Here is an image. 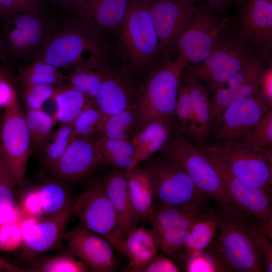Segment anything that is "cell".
Segmentation results:
<instances>
[{"label":"cell","mask_w":272,"mask_h":272,"mask_svg":"<svg viewBox=\"0 0 272 272\" xmlns=\"http://www.w3.org/2000/svg\"><path fill=\"white\" fill-rule=\"evenodd\" d=\"M217 212L219 220L217 237L233 270L266 271L263 256L255 240L258 221L237 208L218 206Z\"/></svg>","instance_id":"6da1fadb"},{"label":"cell","mask_w":272,"mask_h":272,"mask_svg":"<svg viewBox=\"0 0 272 272\" xmlns=\"http://www.w3.org/2000/svg\"><path fill=\"white\" fill-rule=\"evenodd\" d=\"M186 66L178 57L171 60L168 55L138 89L135 133L154 121L172 119L180 78Z\"/></svg>","instance_id":"7a4b0ae2"},{"label":"cell","mask_w":272,"mask_h":272,"mask_svg":"<svg viewBox=\"0 0 272 272\" xmlns=\"http://www.w3.org/2000/svg\"><path fill=\"white\" fill-rule=\"evenodd\" d=\"M236 177L264 190L271 198L272 152L238 141H222L199 149Z\"/></svg>","instance_id":"3957f363"},{"label":"cell","mask_w":272,"mask_h":272,"mask_svg":"<svg viewBox=\"0 0 272 272\" xmlns=\"http://www.w3.org/2000/svg\"><path fill=\"white\" fill-rule=\"evenodd\" d=\"M164 148L165 154L180 166L208 198L218 206L240 208L208 158L189 141L175 135L170 137Z\"/></svg>","instance_id":"277c9868"},{"label":"cell","mask_w":272,"mask_h":272,"mask_svg":"<svg viewBox=\"0 0 272 272\" xmlns=\"http://www.w3.org/2000/svg\"><path fill=\"white\" fill-rule=\"evenodd\" d=\"M143 162L151 180L156 206H186L207 201L189 177L165 153L155 154Z\"/></svg>","instance_id":"5b68a950"},{"label":"cell","mask_w":272,"mask_h":272,"mask_svg":"<svg viewBox=\"0 0 272 272\" xmlns=\"http://www.w3.org/2000/svg\"><path fill=\"white\" fill-rule=\"evenodd\" d=\"M86 53L100 58L101 47L94 33L79 22L53 27L38 57L59 70L94 61Z\"/></svg>","instance_id":"8992f818"},{"label":"cell","mask_w":272,"mask_h":272,"mask_svg":"<svg viewBox=\"0 0 272 272\" xmlns=\"http://www.w3.org/2000/svg\"><path fill=\"white\" fill-rule=\"evenodd\" d=\"M3 19L2 36L6 59L19 62L37 58L53 28L42 11L20 12Z\"/></svg>","instance_id":"52a82bcc"},{"label":"cell","mask_w":272,"mask_h":272,"mask_svg":"<svg viewBox=\"0 0 272 272\" xmlns=\"http://www.w3.org/2000/svg\"><path fill=\"white\" fill-rule=\"evenodd\" d=\"M261 50L240 37L233 39L223 36L207 58L188 66V73L197 80L206 83L215 92Z\"/></svg>","instance_id":"ba28073f"},{"label":"cell","mask_w":272,"mask_h":272,"mask_svg":"<svg viewBox=\"0 0 272 272\" xmlns=\"http://www.w3.org/2000/svg\"><path fill=\"white\" fill-rule=\"evenodd\" d=\"M210 6L195 4L191 20L175 43L172 50L186 64L198 63L207 58L224 36L222 31L230 23L231 17L219 19Z\"/></svg>","instance_id":"9c48e42d"},{"label":"cell","mask_w":272,"mask_h":272,"mask_svg":"<svg viewBox=\"0 0 272 272\" xmlns=\"http://www.w3.org/2000/svg\"><path fill=\"white\" fill-rule=\"evenodd\" d=\"M72 213L83 226L105 238L117 252L125 255V238L105 194L103 178L98 179L77 198Z\"/></svg>","instance_id":"30bf717a"},{"label":"cell","mask_w":272,"mask_h":272,"mask_svg":"<svg viewBox=\"0 0 272 272\" xmlns=\"http://www.w3.org/2000/svg\"><path fill=\"white\" fill-rule=\"evenodd\" d=\"M121 39L135 69L145 67L161 50L149 0H129L121 26Z\"/></svg>","instance_id":"8fae6325"},{"label":"cell","mask_w":272,"mask_h":272,"mask_svg":"<svg viewBox=\"0 0 272 272\" xmlns=\"http://www.w3.org/2000/svg\"><path fill=\"white\" fill-rule=\"evenodd\" d=\"M0 144L18 189L24 187L31 140L19 97L7 107L0 118Z\"/></svg>","instance_id":"7c38bea8"},{"label":"cell","mask_w":272,"mask_h":272,"mask_svg":"<svg viewBox=\"0 0 272 272\" xmlns=\"http://www.w3.org/2000/svg\"><path fill=\"white\" fill-rule=\"evenodd\" d=\"M270 51L260 50L222 87L214 92L212 124H217L224 111L232 104L256 93L262 72L270 61Z\"/></svg>","instance_id":"4fadbf2b"},{"label":"cell","mask_w":272,"mask_h":272,"mask_svg":"<svg viewBox=\"0 0 272 272\" xmlns=\"http://www.w3.org/2000/svg\"><path fill=\"white\" fill-rule=\"evenodd\" d=\"M107 164L95 140L75 138L48 171L53 179L68 184L85 179Z\"/></svg>","instance_id":"5bb4252c"},{"label":"cell","mask_w":272,"mask_h":272,"mask_svg":"<svg viewBox=\"0 0 272 272\" xmlns=\"http://www.w3.org/2000/svg\"><path fill=\"white\" fill-rule=\"evenodd\" d=\"M197 0H149L161 49L169 53L193 15Z\"/></svg>","instance_id":"9a60e30c"},{"label":"cell","mask_w":272,"mask_h":272,"mask_svg":"<svg viewBox=\"0 0 272 272\" xmlns=\"http://www.w3.org/2000/svg\"><path fill=\"white\" fill-rule=\"evenodd\" d=\"M238 37L251 46L271 51L272 3L265 0H235Z\"/></svg>","instance_id":"2e32d148"},{"label":"cell","mask_w":272,"mask_h":272,"mask_svg":"<svg viewBox=\"0 0 272 272\" xmlns=\"http://www.w3.org/2000/svg\"><path fill=\"white\" fill-rule=\"evenodd\" d=\"M205 155L224 180L238 206L253 216L261 225L267 236L271 239V198L262 189L236 177L220 163Z\"/></svg>","instance_id":"e0dca14e"},{"label":"cell","mask_w":272,"mask_h":272,"mask_svg":"<svg viewBox=\"0 0 272 272\" xmlns=\"http://www.w3.org/2000/svg\"><path fill=\"white\" fill-rule=\"evenodd\" d=\"M63 240L69 249L88 266L91 271L116 270L118 262L113 247L105 238L82 225L66 232Z\"/></svg>","instance_id":"ac0fdd59"},{"label":"cell","mask_w":272,"mask_h":272,"mask_svg":"<svg viewBox=\"0 0 272 272\" xmlns=\"http://www.w3.org/2000/svg\"><path fill=\"white\" fill-rule=\"evenodd\" d=\"M270 107L258 92L232 104L214 127L217 138L221 142L243 138Z\"/></svg>","instance_id":"d6986e66"},{"label":"cell","mask_w":272,"mask_h":272,"mask_svg":"<svg viewBox=\"0 0 272 272\" xmlns=\"http://www.w3.org/2000/svg\"><path fill=\"white\" fill-rule=\"evenodd\" d=\"M72 216V209L41 217L36 224L23 236L20 248L22 262L59 248Z\"/></svg>","instance_id":"ffe728a7"},{"label":"cell","mask_w":272,"mask_h":272,"mask_svg":"<svg viewBox=\"0 0 272 272\" xmlns=\"http://www.w3.org/2000/svg\"><path fill=\"white\" fill-rule=\"evenodd\" d=\"M137 91L127 75L104 66L94 104L105 115L114 114L135 107Z\"/></svg>","instance_id":"44dd1931"},{"label":"cell","mask_w":272,"mask_h":272,"mask_svg":"<svg viewBox=\"0 0 272 272\" xmlns=\"http://www.w3.org/2000/svg\"><path fill=\"white\" fill-rule=\"evenodd\" d=\"M129 0H84L75 10L79 22L93 33L121 27Z\"/></svg>","instance_id":"7402d4cb"},{"label":"cell","mask_w":272,"mask_h":272,"mask_svg":"<svg viewBox=\"0 0 272 272\" xmlns=\"http://www.w3.org/2000/svg\"><path fill=\"white\" fill-rule=\"evenodd\" d=\"M209 215L210 210L207 207L201 206L162 230L155 233L160 248L177 263L184 250L191 228L198 221Z\"/></svg>","instance_id":"603a6c76"},{"label":"cell","mask_w":272,"mask_h":272,"mask_svg":"<svg viewBox=\"0 0 272 272\" xmlns=\"http://www.w3.org/2000/svg\"><path fill=\"white\" fill-rule=\"evenodd\" d=\"M124 172L136 228L141 223H149L155 208L153 186L148 173L140 164Z\"/></svg>","instance_id":"cb8c5ba5"},{"label":"cell","mask_w":272,"mask_h":272,"mask_svg":"<svg viewBox=\"0 0 272 272\" xmlns=\"http://www.w3.org/2000/svg\"><path fill=\"white\" fill-rule=\"evenodd\" d=\"M104 189L126 238L135 229L134 215L125 173L114 168L103 177Z\"/></svg>","instance_id":"d4e9b609"},{"label":"cell","mask_w":272,"mask_h":272,"mask_svg":"<svg viewBox=\"0 0 272 272\" xmlns=\"http://www.w3.org/2000/svg\"><path fill=\"white\" fill-rule=\"evenodd\" d=\"M160 245L152 229L138 226L126 237L125 255L129 258L128 271L142 272L158 255Z\"/></svg>","instance_id":"484cf974"},{"label":"cell","mask_w":272,"mask_h":272,"mask_svg":"<svg viewBox=\"0 0 272 272\" xmlns=\"http://www.w3.org/2000/svg\"><path fill=\"white\" fill-rule=\"evenodd\" d=\"M171 120L154 121L133 135L131 141L134 149L131 168L164 148L171 137Z\"/></svg>","instance_id":"4316f807"},{"label":"cell","mask_w":272,"mask_h":272,"mask_svg":"<svg viewBox=\"0 0 272 272\" xmlns=\"http://www.w3.org/2000/svg\"><path fill=\"white\" fill-rule=\"evenodd\" d=\"M186 272H232L233 269L221 246L217 235L205 249L188 255L179 265Z\"/></svg>","instance_id":"83f0119b"},{"label":"cell","mask_w":272,"mask_h":272,"mask_svg":"<svg viewBox=\"0 0 272 272\" xmlns=\"http://www.w3.org/2000/svg\"><path fill=\"white\" fill-rule=\"evenodd\" d=\"M24 272H89L88 266L69 249L54 255L41 254L22 262Z\"/></svg>","instance_id":"f1b7e54d"},{"label":"cell","mask_w":272,"mask_h":272,"mask_svg":"<svg viewBox=\"0 0 272 272\" xmlns=\"http://www.w3.org/2000/svg\"><path fill=\"white\" fill-rule=\"evenodd\" d=\"M16 182L0 144V225L18 222L23 215L16 200Z\"/></svg>","instance_id":"f546056e"},{"label":"cell","mask_w":272,"mask_h":272,"mask_svg":"<svg viewBox=\"0 0 272 272\" xmlns=\"http://www.w3.org/2000/svg\"><path fill=\"white\" fill-rule=\"evenodd\" d=\"M99 62V60H96L79 64L66 78L67 84L83 94L89 104L93 106L100 88L104 68Z\"/></svg>","instance_id":"4dcf8cb0"},{"label":"cell","mask_w":272,"mask_h":272,"mask_svg":"<svg viewBox=\"0 0 272 272\" xmlns=\"http://www.w3.org/2000/svg\"><path fill=\"white\" fill-rule=\"evenodd\" d=\"M67 185L53 179L37 186L44 215L72 209L77 197H75Z\"/></svg>","instance_id":"1f68e13d"},{"label":"cell","mask_w":272,"mask_h":272,"mask_svg":"<svg viewBox=\"0 0 272 272\" xmlns=\"http://www.w3.org/2000/svg\"><path fill=\"white\" fill-rule=\"evenodd\" d=\"M51 99L56 107L53 117L61 123H72L82 110L90 105L83 94L67 84L56 87Z\"/></svg>","instance_id":"d6a6232c"},{"label":"cell","mask_w":272,"mask_h":272,"mask_svg":"<svg viewBox=\"0 0 272 272\" xmlns=\"http://www.w3.org/2000/svg\"><path fill=\"white\" fill-rule=\"evenodd\" d=\"M173 117L176 126L180 130L189 136L201 140L193 110L188 80L184 71L180 78Z\"/></svg>","instance_id":"836d02e7"},{"label":"cell","mask_w":272,"mask_h":272,"mask_svg":"<svg viewBox=\"0 0 272 272\" xmlns=\"http://www.w3.org/2000/svg\"><path fill=\"white\" fill-rule=\"evenodd\" d=\"M137 121L135 107L106 115L101 124L98 137L131 142L135 132Z\"/></svg>","instance_id":"e575fe53"},{"label":"cell","mask_w":272,"mask_h":272,"mask_svg":"<svg viewBox=\"0 0 272 272\" xmlns=\"http://www.w3.org/2000/svg\"><path fill=\"white\" fill-rule=\"evenodd\" d=\"M15 80L22 84L57 87L63 84L64 77L58 69L38 57L20 69Z\"/></svg>","instance_id":"d590c367"},{"label":"cell","mask_w":272,"mask_h":272,"mask_svg":"<svg viewBox=\"0 0 272 272\" xmlns=\"http://www.w3.org/2000/svg\"><path fill=\"white\" fill-rule=\"evenodd\" d=\"M219 220L217 211L196 223L191 228L178 266L190 254L206 248L217 235Z\"/></svg>","instance_id":"8d00e7d4"},{"label":"cell","mask_w":272,"mask_h":272,"mask_svg":"<svg viewBox=\"0 0 272 272\" xmlns=\"http://www.w3.org/2000/svg\"><path fill=\"white\" fill-rule=\"evenodd\" d=\"M103 157L114 168L126 171L131 168L134 154L130 141L111 139L100 136L95 139Z\"/></svg>","instance_id":"74e56055"},{"label":"cell","mask_w":272,"mask_h":272,"mask_svg":"<svg viewBox=\"0 0 272 272\" xmlns=\"http://www.w3.org/2000/svg\"><path fill=\"white\" fill-rule=\"evenodd\" d=\"M24 113L32 151L42 152L52 133L56 121L42 109L25 110Z\"/></svg>","instance_id":"f35d334b"},{"label":"cell","mask_w":272,"mask_h":272,"mask_svg":"<svg viewBox=\"0 0 272 272\" xmlns=\"http://www.w3.org/2000/svg\"><path fill=\"white\" fill-rule=\"evenodd\" d=\"M185 74L189 86L194 114L202 140L209 134L212 128V104L208 92L199 81L188 72Z\"/></svg>","instance_id":"ab89813d"},{"label":"cell","mask_w":272,"mask_h":272,"mask_svg":"<svg viewBox=\"0 0 272 272\" xmlns=\"http://www.w3.org/2000/svg\"><path fill=\"white\" fill-rule=\"evenodd\" d=\"M75 138L71 123H61L52 132L42 152L45 170L49 171L58 162Z\"/></svg>","instance_id":"60d3db41"},{"label":"cell","mask_w":272,"mask_h":272,"mask_svg":"<svg viewBox=\"0 0 272 272\" xmlns=\"http://www.w3.org/2000/svg\"><path fill=\"white\" fill-rule=\"evenodd\" d=\"M105 116L95 106H87L71 123L74 137L95 140Z\"/></svg>","instance_id":"b9f144b4"},{"label":"cell","mask_w":272,"mask_h":272,"mask_svg":"<svg viewBox=\"0 0 272 272\" xmlns=\"http://www.w3.org/2000/svg\"><path fill=\"white\" fill-rule=\"evenodd\" d=\"M206 201L186 206H156L149 223L155 233L158 232L181 217L194 211Z\"/></svg>","instance_id":"7bdbcfd3"},{"label":"cell","mask_w":272,"mask_h":272,"mask_svg":"<svg viewBox=\"0 0 272 272\" xmlns=\"http://www.w3.org/2000/svg\"><path fill=\"white\" fill-rule=\"evenodd\" d=\"M20 84L19 98L25 110L42 109L51 99L56 87L42 85Z\"/></svg>","instance_id":"ee69618b"},{"label":"cell","mask_w":272,"mask_h":272,"mask_svg":"<svg viewBox=\"0 0 272 272\" xmlns=\"http://www.w3.org/2000/svg\"><path fill=\"white\" fill-rule=\"evenodd\" d=\"M242 143L271 150L272 110L269 109L242 138Z\"/></svg>","instance_id":"f6af8a7d"},{"label":"cell","mask_w":272,"mask_h":272,"mask_svg":"<svg viewBox=\"0 0 272 272\" xmlns=\"http://www.w3.org/2000/svg\"><path fill=\"white\" fill-rule=\"evenodd\" d=\"M23 237L18 222L0 225V250L11 252L20 249Z\"/></svg>","instance_id":"bcb514c9"},{"label":"cell","mask_w":272,"mask_h":272,"mask_svg":"<svg viewBox=\"0 0 272 272\" xmlns=\"http://www.w3.org/2000/svg\"><path fill=\"white\" fill-rule=\"evenodd\" d=\"M42 0H0V17L5 18L20 12L41 11Z\"/></svg>","instance_id":"7dc6e473"},{"label":"cell","mask_w":272,"mask_h":272,"mask_svg":"<svg viewBox=\"0 0 272 272\" xmlns=\"http://www.w3.org/2000/svg\"><path fill=\"white\" fill-rule=\"evenodd\" d=\"M19 205L23 217H41L44 215L37 186L25 191Z\"/></svg>","instance_id":"c3c4849f"},{"label":"cell","mask_w":272,"mask_h":272,"mask_svg":"<svg viewBox=\"0 0 272 272\" xmlns=\"http://www.w3.org/2000/svg\"><path fill=\"white\" fill-rule=\"evenodd\" d=\"M13 82L9 71L0 77V110L5 109L19 97Z\"/></svg>","instance_id":"681fc988"},{"label":"cell","mask_w":272,"mask_h":272,"mask_svg":"<svg viewBox=\"0 0 272 272\" xmlns=\"http://www.w3.org/2000/svg\"><path fill=\"white\" fill-rule=\"evenodd\" d=\"M255 237L256 244L260 251L265 263V271H272V246L268 237L260 224L257 226Z\"/></svg>","instance_id":"f907efd6"},{"label":"cell","mask_w":272,"mask_h":272,"mask_svg":"<svg viewBox=\"0 0 272 272\" xmlns=\"http://www.w3.org/2000/svg\"><path fill=\"white\" fill-rule=\"evenodd\" d=\"M257 92L271 107L272 104V66L271 60L264 67Z\"/></svg>","instance_id":"816d5d0a"},{"label":"cell","mask_w":272,"mask_h":272,"mask_svg":"<svg viewBox=\"0 0 272 272\" xmlns=\"http://www.w3.org/2000/svg\"><path fill=\"white\" fill-rule=\"evenodd\" d=\"M177 264L168 256L158 255L142 270V272H179Z\"/></svg>","instance_id":"f5cc1de1"},{"label":"cell","mask_w":272,"mask_h":272,"mask_svg":"<svg viewBox=\"0 0 272 272\" xmlns=\"http://www.w3.org/2000/svg\"><path fill=\"white\" fill-rule=\"evenodd\" d=\"M24 272L19 267L11 263L0 256V272Z\"/></svg>","instance_id":"db71d44e"},{"label":"cell","mask_w":272,"mask_h":272,"mask_svg":"<svg viewBox=\"0 0 272 272\" xmlns=\"http://www.w3.org/2000/svg\"><path fill=\"white\" fill-rule=\"evenodd\" d=\"M59 6L64 9H75L84 0H54Z\"/></svg>","instance_id":"11a10c76"},{"label":"cell","mask_w":272,"mask_h":272,"mask_svg":"<svg viewBox=\"0 0 272 272\" xmlns=\"http://www.w3.org/2000/svg\"><path fill=\"white\" fill-rule=\"evenodd\" d=\"M208 4L215 10H221L235 0H206Z\"/></svg>","instance_id":"9f6ffc18"},{"label":"cell","mask_w":272,"mask_h":272,"mask_svg":"<svg viewBox=\"0 0 272 272\" xmlns=\"http://www.w3.org/2000/svg\"><path fill=\"white\" fill-rule=\"evenodd\" d=\"M1 62H8L5 55L2 33H0V63Z\"/></svg>","instance_id":"6f0895ef"},{"label":"cell","mask_w":272,"mask_h":272,"mask_svg":"<svg viewBox=\"0 0 272 272\" xmlns=\"http://www.w3.org/2000/svg\"><path fill=\"white\" fill-rule=\"evenodd\" d=\"M8 69L6 67H1L0 66V77H1L2 76H3L5 74H6L7 72H8Z\"/></svg>","instance_id":"680465c9"},{"label":"cell","mask_w":272,"mask_h":272,"mask_svg":"<svg viewBox=\"0 0 272 272\" xmlns=\"http://www.w3.org/2000/svg\"><path fill=\"white\" fill-rule=\"evenodd\" d=\"M268 2L272 3V0H265Z\"/></svg>","instance_id":"91938a15"}]
</instances>
